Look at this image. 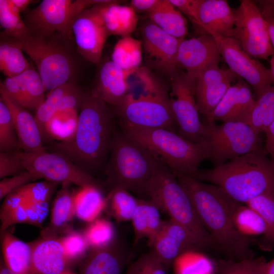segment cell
<instances>
[{"instance_id":"ee69618b","label":"cell","mask_w":274,"mask_h":274,"mask_svg":"<svg viewBox=\"0 0 274 274\" xmlns=\"http://www.w3.org/2000/svg\"><path fill=\"white\" fill-rule=\"evenodd\" d=\"M85 236L93 249L105 247L113 242L114 229L112 224L105 219H97L87 228Z\"/></svg>"},{"instance_id":"11a10c76","label":"cell","mask_w":274,"mask_h":274,"mask_svg":"<svg viewBox=\"0 0 274 274\" xmlns=\"http://www.w3.org/2000/svg\"><path fill=\"white\" fill-rule=\"evenodd\" d=\"M194 24L199 25L198 12L201 0H169Z\"/></svg>"},{"instance_id":"cb8c5ba5","label":"cell","mask_w":274,"mask_h":274,"mask_svg":"<svg viewBox=\"0 0 274 274\" xmlns=\"http://www.w3.org/2000/svg\"><path fill=\"white\" fill-rule=\"evenodd\" d=\"M93 90L106 104L117 106L128 94L125 71L112 60L103 62L99 66Z\"/></svg>"},{"instance_id":"7c38bea8","label":"cell","mask_w":274,"mask_h":274,"mask_svg":"<svg viewBox=\"0 0 274 274\" xmlns=\"http://www.w3.org/2000/svg\"><path fill=\"white\" fill-rule=\"evenodd\" d=\"M26 169L39 179L56 183L74 184L80 187H99L96 181L64 155L46 151L37 152L17 151Z\"/></svg>"},{"instance_id":"ba28073f","label":"cell","mask_w":274,"mask_h":274,"mask_svg":"<svg viewBox=\"0 0 274 274\" xmlns=\"http://www.w3.org/2000/svg\"><path fill=\"white\" fill-rule=\"evenodd\" d=\"M168 91L134 96L128 93L114 107L119 123L146 128H164L177 132L178 125Z\"/></svg>"},{"instance_id":"9c48e42d","label":"cell","mask_w":274,"mask_h":274,"mask_svg":"<svg viewBox=\"0 0 274 274\" xmlns=\"http://www.w3.org/2000/svg\"><path fill=\"white\" fill-rule=\"evenodd\" d=\"M209 159L214 167L250 152L263 149L260 134L249 124L239 121L206 122Z\"/></svg>"},{"instance_id":"f907efd6","label":"cell","mask_w":274,"mask_h":274,"mask_svg":"<svg viewBox=\"0 0 274 274\" xmlns=\"http://www.w3.org/2000/svg\"><path fill=\"white\" fill-rule=\"evenodd\" d=\"M39 178L34 174L26 170L18 175L2 179L0 182V199L10 193Z\"/></svg>"},{"instance_id":"5b68a950","label":"cell","mask_w":274,"mask_h":274,"mask_svg":"<svg viewBox=\"0 0 274 274\" xmlns=\"http://www.w3.org/2000/svg\"><path fill=\"white\" fill-rule=\"evenodd\" d=\"M109 157L105 172L112 190L122 189L144 194L158 162L150 151L122 130L115 129Z\"/></svg>"},{"instance_id":"7dc6e473","label":"cell","mask_w":274,"mask_h":274,"mask_svg":"<svg viewBox=\"0 0 274 274\" xmlns=\"http://www.w3.org/2000/svg\"><path fill=\"white\" fill-rule=\"evenodd\" d=\"M58 183L48 181L29 183L21 188L25 200L29 202H49Z\"/></svg>"},{"instance_id":"4dcf8cb0","label":"cell","mask_w":274,"mask_h":274,"mask_svg":"<svg viewBox=\"0 0 274 274\" xmlns=\"http://www.w3.org/2000/svg\"><path fill=\"white\" fill-rule=\"evenodd\" d=\"M75 85V83L68 82L51 90L42 104L37 109L35 117L43 143L52 140L48 131L49 124L58 113L63 97Z\"/></svg>"},{"instance_id":"f35d334b","label":"cell","mask_w":274,"mask_h":274,"mask_svg":"<svg viewBox=\"0 0 274 274\" xmlns=\"http://www.w3.org/2000/svg\"><path fill=\"white\" fill-rule=\"evenodd\" d=\"M246 204L261 217L266 226L264 238L274 245V189L254 197Z\"/></svg>"},{"instance_id":"83f0119b","label":"cell","mask_w":274,"mask_h":274,"mask_svg":"<svg viewBox=\"0 0 274 274\" xmlns=\"http://www.w3.org/2000/svg\"><path fill=\"white\" fill-rule=\"evenodd\" d=\"M149 20L167 33L180 40L188 33L186 18L169 0H160L159 4L147 14Z\"/></svg>"},{"instance_id":"f1b7e54d","label":"cell","mask_w":274,"mask_h":274,"mask_svg":"<svg viewBox=\"0 0 274 274\" xmlns=\"http://www.w3.org/2000/svg\"><path fill=\"white\" fill-rule=\"evenodd\" d=\"M18 39L0 34V70L6 78L16 77L31 66Z\"/></svg>"},{"instance_id":"91938a15","label":"cell","mask_w":274,"mask_h":274,"mask_svg":"<svg viewBox=\"0 0 274 274\" xmlns=\"http://www.w3.org/2000/svg\"><path fill=\"white\" fill-rule=\"evenodd\" d=\"M264 18L267 23L270 42L274 49V17H265Z\"/></svg>"},{"instance_id":"6125c7cd","label":"cell","mask_w":274,"mask_h":274,"mask_svg":"<svg viewBox=\"0 0 274 274\" xmlns=\"http://www.w3.org/2000/svg\"><path fill=\"white\" fill-rule=\"evenodd\" d=\"M261 274H274V258L265 262L262 268Z\"/></svg>"},{"instance_id":"e575fe53","label":"cell","mask_w":274,"mask_h":274,"mask_svg":"<svg viewBox=\"0 0 274 274\" xmlns=\"http://www.w3.org/2000/svg\"><path fill=\"white\" fill-rule=\"evenodd\" d=\"M274 120V84L255 99L247 124L257 133L264 132Z\"/></svg>"},{"instance_id":"484cf974","label":"cell","mask_w":274,"mask_h":274,"mask_svg":"<svg viewBox=\"0 0 274 274\" xmlns=\"http://www.w3.org/2000/svg\"><path fill=\"white\" fill-rule=\"evenodd\" d=\"M100 11L110 36H129L136 27L138 16L129 5H122L120 1H112L100 4Z\"/></svg>"},{"instance_id":"9f6ffc18","label":"cell","mask_w":274,"mask_h":274,"mask_svg":"<svg viewBox=\"0 0 274 274\" xmlns=\"http://www.w3.org/2000/svg\"><path fill=\"white\" fill-rule=\"evenodd\" d=\"M160 0H131L129 6L135 12H146L153 11L160 3Z\"/></svg>"},{"instance_id":"8992f818","label":"cell","mask_w":274,"mask_h":274,"mask_svg":"<svg viewBox=\"0 0 274 274\" xmlns=\"http://www.w3.org/2000/svg\"><path fill=\"white\" fill-rule=\"evenodd\" d=\"M119 125L123 132L144 146L157 160L175 172L193 177L200 163L210 157L209 144L191 142L164 128Z\"/></svg>"},{"instance_id":"e7e4bbea","label":"cell","mask_w":274,"mask_h":274,"mask_svg":"<svg viewBox=\"0 0 274 274\" xmlns=\"http://www.w3.org/2000/svg\"><path fill=\"white\" fill-rule=\"evenodd\" d=\"M270 63V71L271 72L272 78L274 82V55L271 57Z\"/></svg>"},{"instance_id":"603a6c76","label":"cell","mask_w":274,"mask_h":274,"mask_svg":"<svg viewBox=\"0 0 274 274\" xmlns=\"http://www.w3.org/2000/svg\"><path fill=\"white\" fill-rule=\"evenodd\" d=\"M198 26L211 35L231 37L234 25L233 11L224 0H201Z\"/></svg>"},{"instance_id":"680465c9","label":"cell","mask_w":274,"mask_h":274,"mask_svg":"<svg viewBox=\"0 0 274 274\" xmlns=\"http://www.w3.org/2000/svg\"><path fill=\"white\" fill-rule=\"evenodd\" d=\"M260 4L262 11L261 13L264 17H274V0H265L258 1Z\"/></svg>"},{"instance_id":"d6986e66","label":"cell","mask_w":274,"mask_h":274,"mask_svg":"<svg viewBox=\"0 0 274 274\" xmlns=\"http://www.w3.org/2000/svg\"><path fill=\"white\" fill-rule=\"evenodd\" d=\"M238 77L219 65L205 70L196 79L195 95L199 112L208 121L231 83Z\"/></svg>"},{"instance_id":"c3c4849f","label":"cell","mask_w":274,"mask_h":274,"mask_svg":"<svg viewBox=\"0 0 274 274\" xmlns=\"http://www.w3.org/2000/svg\"><path fill=\"white\" fill-rule=\"evenodd\" d=\"M60 240L68 261L81 257L89 246L85 235L77 232H70Z\"/></svg>"},{"instance_id":"2e32d148","label":"cell","mask_w":274,"mask_h":274,"mask_svg":"<svg viewBox=\"0 0 274 274\" xmlns=\"http://www.w3.org/2000/svg\"><path fill=\"white\" fill-rule=\"evenodd\" d=\"M148 244L167 270L172 263L185 253L211 249L189 230L171 219L162 221L159 229L148 241Z\"/></svg>"},{"instance_id":"1f68e13d","label":"cell","mask_w":274,"mask_h":274,"mask_svg":"<svg viewBox=\"0 0 274 274\" xmlns=\"http://www.w3.org/2000/svg\"><path fill=\"white\" fill-rule=\"evenodd\" d=\"M74 200L75 215L86 222L94 221L107 202L99 188L93 186L80 187L74 195Z\"/></svg>"},{"instance_id":"f5cc1de1","label":"cell","mask_w":274,"mask_h":274,"mask_svg":"<svg viewBox=\"0 0 274 274\" xmlns=\"http://www.w3.org/2000/svg\"><path fill=\"white\" fill-rule=\"evenodd\" d=\"M27 223L41 226L49 210V202H29L25 201Z\"/></svg>"},{"instance_id":"4fadbf2b","label":"cell","mask_w":274,"mask_h":274,"mask_svg":"<svg viewBox=\"0 0 274 274\" xmlns=\"http://www.w3.org/2000/svg\"><path fill=\"white\" fill-rule=\"evenodd\" d=\"M96 4V0H43L26 13L24 21L28 29L57 32L74 39L72 26L76 17Z\"/></svg>"},{"instance_id":"681fc988","label":"cell","mask_w":274,"mask_h":274,"mask_svg":"<svg viewBox=\"0 0 274 274\" xmlns=\"http://www.w3.org/2000/svg\"><path fill=\"white\" fill-rule=\"evenodd\" d=\"M18 151L0 152L1 179L14 176L26 171L18 155Z\"/></svg>"},{"instance_id":"b9f144b4","label":"cell","mask_w":274,"mask_h":274,"mask_svg":"<svg viewBox=\"0 0 274 274\" xmlns=\"http://www.w3.org/2000/svg\"><path fill=\"white\" fill-rule=\"evenodd\" d=\"M266 261L263 256L238 261L219 259L216 262L215 267L218 274H261Z\"/></svg>"},{"instance_id":"7402d4cb","label":"cell","mask_w":274,"mask_h":274,"mask_svg":"<svg viewBox=\"0 0 274 274\" xmlns=\"http://www.w3.org/2000/svg\"><path fill=\"white\" fill-rule=\"evenodd\" d=\"M124 243L113 241L109 245L93 249L84 259L81 274H121L128 259Z\"/></svg>"},{"instance_id":"db71d44e","label":"cell","mask_w":274,"mask_h":274,"mask_svg":"<svg viewBox=\"0 0 274 274\" xmlns=\"http://www.w3.org/2000/svg\"><path fill=\"white\" fill-rule=\"evenodd\" d=\"M84 94L85 92L75 85L63 97L58 113L75 111L77 109H80Z\"/></svg>"},{"instance_id":"d590c367","label":"cell","mask_w":274,"mask_h":274,"mask_svg":"<svg viewBox=\"0 0 274 274\" xmlns=\"http://www.w3.org/2000/svg\"><path fill=\"white\" fill-rule=\"evenodd\" d=\"M0 24L4 29L2 32L10 37L20 40L29 32L20 12L11 0H0Z\"/></svg>"},{"instance_id":"f546056e","label":"cell","mask_w":274,"mask_h":274,"mask_svg":"<svg viewBox=\"0 0 274 274\" xmlns=\"http://www.w3.org/2000/svg\"><path fill=\"white\" fill-rule=\"evenodd\" d=\"M159 211L150 200L140 199L131 220L134 233V247L142 238L149 241L155 235L162 222Z\"/></svg>"},{"instance_id":"03108f58","label":"cell","mask_w":274,"mask_h":274,"mask_svg":"<svg viewBox=\"0 0 274 274\" xmlns=\"http://www.w3.org/2000/svg\"><path fill=\"white\" fill-rule=\"evenodd\" d=\"M60 274H74V273L70 271L65 270L64 271L60 273Z\"/></svg>"},{"instance_id":"7a4b0ae2","label":"cell","mask_w":274,"mask_h":274,"mask_svg":"<svg viewBox=\"0 0 274 274\" xmlns=\"http://www.w3.org/2000/svg\"><path fill=\"white\" fill-rule=\"evenodd\" d=\"M73 135L53 143V152L60 153L86 173L106 164L115 127L113 112L94 90L85 92Z\"/></svg>"},{"instance_id":"e0dca14e","label":"cell","mask_w":274,"mask_h":274,"mask_svg":"<svg viewBox=\"0 0 274 274\" xmlns=\"http://www.w3.org/2000/svg\"><path fill=\"white\" fill-rule=\"evenodd\" d=\"M72 31L78 54L91 63L99 64L110 36L102 19L100 4L81 12L73 22Z\"/></svg>"},{"instance_id":"be15d7a7","label":"cell","mask_w":274,"mask_h":274,"mask_svg":"<svg viewBox=\"0 0 274 274\" xmlns=\"http://www.w3.org/2000/svg\"><path fill=\"white\" fill-rule=\"evenodd\" d=\"M0 274H16L9 269L6 265L1 264Z\"/></svg>"},{"instance_id":"3957f363","label":"cell","mask_w":274,"mask_h":274,"mask_svg":"<svg viewBox=\"0 0 274 274\" xmlns=\"http://www.w3.org/2000/svg\"><path fill=\"white\" fill-rule=\"evenodd\" d=\"M266 153L265 149L254 151L211 169H199L192 178L216 185L246 204L274 189V161Z\"/></svg>"},{"instance_id":"6f0895ef","label":"cell","mask_w":274,"mask_h":274,"mask_svg":"<svg viewBox=\"0 0 274 274\" xmlns=\"http://www.w3.org/2000/svg\"><path fill=\"white\" fill-rule=\"evenodd\" d=\"M264 133L266 136L265 150L274 161V120L267 127Z\"/></svg>"},{"instance_id":"ffe728a7","label":"cell","mask_w":274,"mask_h":274,"mask_svg":"<svg viewBox=\"0 0 274 274\" xmlns=\"http://www.w3.org/2000/svg\"><path fill=\"white\" fill-rule=\"evenodd\" d=\"M255 101L251 87L239 77L235 84L227 90L206 122L239 121L247 124Z\"/></svg>"},{"instance_id":"7bdbcfd3","label":"cell","mask_w":274,"mask_h":274,"mask_svg":"<svg viewBox=\"0 0 274 274\" xmlns=\"http://www.w3.org/2000/svg\"><path fill=\"white\" fill-rule=\"evenodd\" d=\"M20 150L11 113L4 102L0 99V152Z\"/></svg>"},{"instance_id":"30bf717a","label":"cell","mask_w":274,"mask_h":274,"mask_svg":"<svg viewBox=\"0 0 274 274\" xmlns=\"http://www.w3.org/2000/svg\"><path fill=\"white\" fill-rule=\"evenodd\" d=\"M169 81V95L178 133L191 142L208 144L206 126L200 120L197 106L196 79L178 69Z\"/></svg>"},{"instance_id":"5bb4252c","label":"cell","mask_w":274,"mask_h":274,"mask_svg":"<svg viewBox=\"0 0 274 274\" xmlns=\"http://www.w3.org/2000/svg\"><path fill=\"white\" fill-rule=\"evenodd\" d=\"M212 36L216 40L220 56L229 69L253 88L257 97L274 84L270 69L248 55L235 39Z\"/></svg>"},{"instance_id":"60d3db41","label":"cell","mask_w":274,"mask_h":274,"mask_svg":"<svg viewBox=\"0 0 274 274\" xmlns=\"http://www.w3.org/2000/svg\"><path fill=\"white\" fill-rule=\"evenodd\" d=\"M109 199L114 217L119 221L131 220L140 199L122 189L111 190Z\"/></svg>"},{"instance_id":"94428289","label":"cell","mask_w":274,"mask_h":274,"mask_svg":"<svg viewBox=\"0 0 274 274\" xmlns=\"http://www.w3.org/2000/svg\"><path fill=\"white\" fill-rule=\"evenodd\" d=\"M11 2L20 13L24 11L33 1L30 0H11Z\"/></svg>"},{"instance_id":"74e56055","label":"cell","mask_w":274,"mask_h":274,"mask_svg":"<svg viewBox=\"0 0 274 274\" xmlns=\"http://www.w3.org/2000/svg\"><path fill=\"white\" fill-rule=\"evenodd\" d=\"M19 77L26 108L37 110L45 99L46 91L39 73L30 67Z\"/></svg>"},{"instance_id":"ac0fdd59","label":"cell","mask_w":274,"mask_h":274,"mask_svg":"<svg viewBox=\"0 0 274 274\" xmlns=\"http://www.w3.org/2000/svg\"><path fill=\"white\" fill-rule=\"evenodd\" d=\"M220 58L215 38L205 33L181 41L177 55V67L196 79L205 70L219 65Z\"/></svg>"},{"instance_id":"d4e9b609","label":"cell","mask_w":274,"mask_h":274,"mask_svg":"<svg viewBox=\"0 0 274 274\" xmlns=\"http://www.w3.org/2000/svg\"><path fill=\"white\" fill-rule=\"evenodd\" d=\"M68 262L59 239L49 237L32 246V274H60Z\"/></svg>"},{"instance_id":"44dd1931","label":"cell","mask_w":274,"mask_h":274,"mask_svg":"<svg viewBox=\"0 0 274 274\" xmlns=\"http://www.w3.org/2000/svg\"><path fill=\"white\" fill-rule=\"evenodd\" d=\"M0 99L4 102L11 113L20 150L27 152L46 151L35 117L11 97L1 85Z\"/></svg>"},{"instance_id":"bcb514c9","label":"cell","mask_w":274,"mask_h":274,"mask_svg":"<svg viewBox=\"0 0 274 274\" xmlns=\"http://www.w3.org/2000/svg\"><path fill=\"white\" fill-rule=\"evenodd\" d=\"M167 271L163 263L151 249L133 262L126 274H167Z\"/></svg>"},{"instance_id":"9a60e30c","label":"cell","mask_w":274,"mask_h":274,"mask_svg":"<svg viewBox=\"0 0 274 274\" xmlns=\"http://www.w3.org/2000/svg\"><path fill=\"white\" fill-rule=\"evenodd\" d=\"M140 33L147 67L170 79L178 70L177 55L182 40L167 33L150 20L142 24Z\"/></svg>"},{"instance_id":"277c9868","label":"cell","mask_w":274,"mask_h":274,"mask_svg":"<svg viewBox=\"0 0 274 274\" xmlns=\"http://www.w3.org/2000/svg\"><path fill=\"white\" fill-rule=\"evenodd\" d=\"M19 40L23 51L37 66L46 91L75 83L79 54L73 39L57 32L29 29Z\"/></svg>"},{"instance_id":"8d00e7d4","label":"cell","mask_w":274,"mask_h":274,"mask_svg":"<svg viewBox=\"0 0 274 274\" xmlns=\"http://www.w3.org/2000/svg\"><path fill=\"white\" fill-rule=\"evenodd\" d=\"M234 222L237 231L243 236L264 235L265 224L260 215L252 208L240 204L234 214Z\"/></svg>"},{"instance_id":"836d02e7","label":"cell","mask_w":274,"mask_h":274,"mask_svg":"<svg viewBox=\"0 0 274 274\" xmlns=\"http://www.w3.org/2000/svg\"><path fill=\"white\" fill-rule=\"evenodd\" d=\"M126 81L128 93L139 95L155 94L168 91L166 86L153 75L147 66H140L134 70L125 71Z\"/></svg>"},{"instance_id":"6da1fadb","label":"cell","mask_w":274,"mask_h":274,"mask_svg":"<svg viewBox=\"0 0 274 274\" xmlns=\"http://www.w3.org/2000/svg\"><path fill=\"white\" fill-rule=\"evenodd\" d=\"M188 195L196 214L219 251L227 259L242 260L253 258L249 238L242 235L234 222L240 203L219 187L175 172Z\"/></svg>"},{"instance_id":"f6af8a7d","label":"cell","mask_w":274,"mask_h":274,"mask_svg":"<svg viewBox=\"0 0 274 274\" xmlns=\"http://www.w3.org/2000/svg\"><path fill=\"white\" fill-rule=\"evenodd\" d=\"M174 262L176 274H211L208 261L194 252L181 255Z\"/></svg>"},{"instance_id":"4316f807","label":"cell","mask_w":274,"mask_h":274,"mask_svg":"<svg viewBox=\"0 0 274 274\" xmlns=\"http://www.w3.org/2000/svg\"><path fill=\"white\" fill-rule=\"evenodd\" d=\"M2 251L5 265L16 274H32V246L4 232Z\"/></svg>"},{"instance_id":"52a82bcc","label":"cell","mask_w":274,"mask_h":274,"mask_svg":"<svg viewBox=\"0 0 274 274\" xmlns=\"http://www.w3.org/2000/svg\"><path fill=\"white\" fill-rule=\"evenodd\" d=\"M144 194L160 211L166 213L172 220L189 230L211 249L219 250L200 222L191 199L178 181L175 173L166 165L158 161L144 188Z\"/></svg>"},{"instance_id":"d6a6232c","label":"cell","mask_w":274,"mask_h":274,"mask_svg":"<svg viewBox=\"0 0 274 274\" xmlns=\"http://www.w3.org/2000/svg\"><path fill=\"white\" fill-rule=\"evenodd\" d=\"M142 42L131 35L121 37L116 43L112 53V61L125 71L141 66Z\"/></svg>"},{"instance_id":"ab89813d","label":"cell","mask_w":274,"mask_h":274,"mask_svg":"<svg viewBox=\"0 0 274 274\" xmlns=\"http://www.w3.org/2000/svg\"><path fill=\"white\" fill-rule=\"evenodd\" d=\"M69 184H63V188L57 194L53 203L51 225L55 228L63 227L75 215L74 195L67 187Z\"/></svg>"},{"instance_id":"8fae6325","label":"cell","mask_w":274,"mask_h":274,"mask_svg":"<svg viewBox=\"0 0 274 274\" xmlns=\"http://www.w3.org/2000/svg\"><path fill=\"white\" fill-rule=\"evenodd\" d=\"M233 11L234 25L231 37L253 58L267 59L274 55L267 23L253 1H241Z\"/></svg>"},{"instance_id":"816d5d0a","label":"cell","mask_w":274,"mask_h":274,"mask_svg":"<svg viewBox=\"0 0 274 274\" xmlns=\"http://www.w3.org/2000/svg\"><path fill=\"white\" fill-rule=\"evenodd\" d=\"M25 201V198L21 188L7 195L5 197L1 210V223Z\"/></svg>"}]
</instances>
